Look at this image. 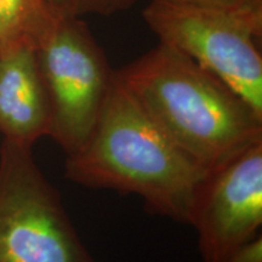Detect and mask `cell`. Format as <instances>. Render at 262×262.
Wrapping results in <instances>:
<instances>
[{
	"mask_svg": "<svg viewBox=\"0 0 262 262\" xmlns=\"http://www.w3.org/2000/svg\"><path fill=\"white\" fill-rule=\"evenodd\" d=\"M137 0H74V15L108 16L135 4Z\"/></svg>",
	"mask_w": 262,
	"mask_h": 262,
	"instance_id": "obj_9",
	"label": "cell"
},
{
	"mask_svg": "<svg viewBox=\"0 0 262 262\" xmlns=\"http://www.w3.org/2000/svg\"><path fill=\"white\" fill-rule=\"evenodd\" d=\"M224 262H262L261 234L235 249Z\"/></svg>",
	"mask_w": 262,
	"mask_h": 262,
	"instance_id": "obj_11",
	"label": "cell"
},
{
	"mask_svg": "<svg viewBox=\"0 0 262 262\" xmlns=\"http://www.w3.org/2000/svg\"><path fill=\"white\" fill-rule=\"evenodd\" d=\"M52 6L62 16L74 15V0H50Z\"/></svg>",
	"mask_w": 262,
	"mask_h": 262,
	"instance_id": "obj_13",
	"label": "cell"
},
{
	"mask_svg": "<svg viewBox=\"0 0 262 262\" xmlns=\"http://www.w3.org/2000/svg\"><path fill=\"white\" fill-rule=\"evenodd\" d=\"M0 262H96L32 147H0Z\"/></svg>",
	"mask_w": 262,
	"mask_h": 262,
	"instance_id": "obj_3",
	"label": "cell"
},
{
	"mask_svg": "<svg viewBox=\"0 0 262 262\" xmlns=\"http://www.w3.org/2000/svg\"><path fill=\"white\" fill-rule=\"evenodd\" d=\"M188 225L204 262H224L262 225V142L208 172L196 192Z\"/></svg>",
	"mask_w": 262,
	"mask_h": 262,
	"instance_id": "obj_6",
	"label": "cell"
},
{
	"mask_svg": "<svg viewBox=\"0 0 262 262\" xmlns=\"http://www.w3.org/2000/svg\"><path fill=\"white\" fill-rule=\"evenodd\" d=\"M234 10L250 24L257 37L262 35V0H235Z\"/></svg>",
	"mask_w": 262,
	"mask_h": 262,
	"instance_id": "obj_10",
	"label": "cell"
},
{
	"mask_svg": "<svg viewBox=\"0 0 262 262\" xmlns=\"http://www.w3.org/2000/svg\"><path fill=\"white\" fill-rule=\"evenodd\" d=\"M51 104L50 137L66 156L93 134L114 80L102 48L79 16H63L35 48Z\"/></svg>",
	"mask_w": 262,
	"mask_h": 262,
	"instance_id": "obj_4",
	"label": "cell"
},
{
	"mask_svg": "<svg viewBox=\"0 0 262 262\" xmlns=\"http://www.w3.org/2000/svg\"><path fill=\"white\" fill-rule=\"evenodd\" d=\"M143 19L162 44L192 58L233 89L262 116L258 38L235 10L152 0Z\"/></svg>",
	"mask_w": 262,
	"mask_h": 262,
	"instance_id": "obj_5",
	"label": "cell"
},
{
	"mask_svg": "<svg viewBox=\"0 0 262 262\" xmlns=\"http://www.w3.org/2000/svg\"><path fill=\"white\" fill-rule=\"evenodd\" d=\"M61 17L50 0H0V50L15 44L37 48Z\"/></svg>",
	"mask_w": 262,
	"mask_h": 262,
	"instance_id": "obj_8",
	"label": "cell"
},
{
	"mask_svg": "<svg viewBox=\"0 0 262 262\" xmlns=\"http://www.w3.org/2000/svg\"><path fill=\"white\" fill-rule=\"evenodd\" d=\"M51 104L35 48L15 44L0 50V135L32 147L50 136Z\"/></svg>",
	"mask_w": 262,
	"mask_h": 262,
	"instance_id": "obj_7",
	"label": "cell"
},
{
	"mask_svg": "<svg viewBox=\"0 0 262 262\" xmlns=\"http://www.w3.org/2000/svg\"><path fill=\"white\" fill-rule=\"evenodd\" d=\"M66 157L68 181L133 193L149 211L182 224H188L208 175L173 145L116 75L89 140Z\"/></svg>",
	"mask_w": 262,
	"mask_h": 262,
	"instance_id": "obj_2",
	"label": "cell"
},
{
	"mask_svg": "<svg viewBox=\"0 0 262 262\" xmlns=\"http://www.w3.org/2000/svg\"><path fill=\"white\" fill-rule=\"evenodd\" d=\"M114 75L173 145L206 172L262 142L261 114L176 49L159 42Z\"/></svg>",
	"mask_w": 262,
	"mask_h": 262,
	"instance_id": "obj_1",
	"label": "cell"
},
{
	"mask_svg": "<svg viewBox=\"0 0 262 262\" xmlns=\"http://www.w3.org/2000/svg\"><path fill=\"white\" fill-rule=\"evenodd\" d=\"M169 3L196 6H211V8H222L234 10L235 0H165Z\"/></svg>",
	"mask_w": 262,
	"mask_h": 262,
	"instance_id": "obj_12",
	"label": "cell"
}]
</instances>
